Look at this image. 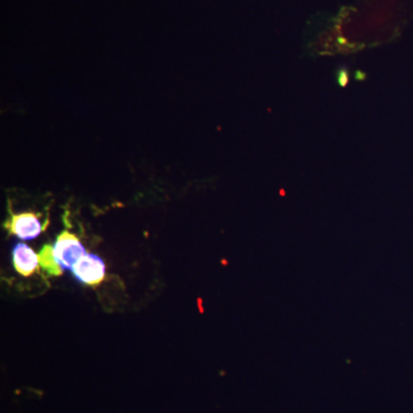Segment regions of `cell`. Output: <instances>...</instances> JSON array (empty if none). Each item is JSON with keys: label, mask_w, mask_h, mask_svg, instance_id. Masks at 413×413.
<instances>
[{"label": "cell", "mask_w": 413, "mask_h": 413, "mask_svg": "<svg viewBox=\"0 0 413 413\" xmlns=\"http://www.w3.org/2000/svg\"><path fill=\"white\" fill-rule=\"evenodd\" d=\"M53 252L62 269L71 270L87 254V250L80 244L78 237L68 230L59 234L53 246Z\"/></svg>", "instance_id": "cell-1"}, {"label": "cell", "mask_w": 413, "mask_h": 413, "mask_svg": "<svg viewBox=\"0 0 413 413\" xmlns=\"http://www.w3.org/2000/svg\"><path fill=\"white\" fill-rule=\"evenodd\" d=\"M5 229L10 234H13L22 240L36 239L44 231L39 215L30 212L22 214L10 212V217L5 223Z\"/></svg>", "instance_id": "cell-3"}, {"label": "cell", "mask_w": 413, "mask_h": 413, "mask_svg": "<svg viewBox=\"0 0 413 413\" xmlns=\"http://www.w3.org/2000/svg\"><path fill=\"white\" fill-rule=\"evenodd\" d=\"M39 266H42V269L45 270L46 273L51 275L59 277L64 273L62 266L59 264L58 261L55 259V252H53V246L52 245H45L43 247L42 250L38 254Z\"/></svg>", "instance_id": "cell-5"}, {"label": "cell", "mask_w": 413, "mask_h": 413, "mask_svg": "<svg viewBox=\"0 0 413 413\" xmlns=\"http://www.w3.org/2000/svg\"><path fill=\"white\" fill-rule=\"evenodd\" d=\"M12 260L16 273L29 277L38 270V255L26 244H16L12 250Z\"/></svg>", "instance_id": "cell-4"}, {"label": "cell", "mask_w": 413, "mask_h": 413, "mask_svg": "<svg viewBox=\"0 0 413 413\" xmlns=\"http://www.w3.org/2000/svg\"><path fill=\"white\" fill-rule=\"evenodd\" d=\"M73 275L84 285L98 286L106 278V266L93 254H85L71 269Z\"/></svg>", "instance_id": "cell-2"}]
</instances>
